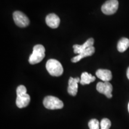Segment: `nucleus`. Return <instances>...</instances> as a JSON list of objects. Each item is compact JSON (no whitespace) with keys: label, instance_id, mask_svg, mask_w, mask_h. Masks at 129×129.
Here are the masks:
<instances>
[{"label":"nucleus","instance_id":"f257e3e1","mask_svg":"<svg viewBox=\"0 0 129 129\" xmlns=\"http://www.w3.org/2000/svg\"><path fill=\"white\" fill-rule=\"evenodd\" d=\"M46 69L51 76L59 77L62 75L63 68L62 64L56 59H49L46 63Z\"/></svg>","mask_w":129,"mask_h":129},{"label":"nucleus","instance_id":"f03ea898","mask_svg":"<svg viewBox=\"0 0 129 129\" xmlns=\"http://www.w3.org/2000/svg\"><path fill=\"white\" fill-rule=\"evenodd\" d=\"M45 48L43 45L38 44L34 47L33 52L30 54L29 62L31 64L38 63L45 57Z\"/></svg>","mask_w":129,"mask_h":129},{"label":"nucleus","instance_id":"7ed1b4c3","mask_svg":"<svg viewBox=\"0 0 129 129\" xmlns=\"http://www.w3.org/2000/svg\"><path fill=\"white\" fill-rule=\"evenodd\" d=\"M43 105L44 107L48 109H60L63 107V102L56 98L52 96H46L43 101Z\"/></svg>","mask_w":129,"mask_h":129},{"label":"nucleus","instance_id":"20e7f679","mask_svg":"<svg viewBox=\"0 0 129 129\" xmlns=\"http://www.w3.org/2000/svg\"><path fill=\"white\" fill-rule=\"evenodd\" d=\"M118 5V0H108L102 6V12L106 15H111L117 12Z\"/></svg>","mask_w":129,"mask_h":129},{"label":"nucleus","instance_id":"39448f33","mask_svg":"<svg viewBox=\"0 0 129 129\" xmlns=\"http://www.w3.org/2000/svg\"><path fill=\"white\" fill-rule=\"evenodd\" d=\"M13 20L16 25L20 28H25L28 26L30 21L28 17L23 13L20 11H16L13 13Z\"/></svg>","mask_w":129,"mask_h":129},{"label":"nucleus","instance_id":"423d86ee","mask_svg":"<svg viewBox=\"0 0 129 129\" xmlns=\"http://www.w3.org/2000/svg\"><path fill=\"white\" fill-rule=\"evenodd\" d=\"M96 89L98 92L105 94L109 99L112 97L113 87L112 84L109 82H99L97 84Z\"/></svg>","mask_w":129,"mask_h":129},{"label":"nucleus","instance_id":"0eeeda50","mask_svg":"<svg viewBox=\"0 0 129 129\" xmlns=\"http://www.w3.org/2000/svg\"><path fill=\"white\" fill-rule=\"evenodd\" d=\"M30 101V96L27 93L17 94L16 104L19 108H23L28 106Z\"/></svg>","mask_w":129,"mask_h":129},{"label":"nucleus","instance_id":"6e6552de","mask_svg":"<svg viewBox=\"0 0 129 129\" xmlns=\"http://www.w3.org/2000/svg\"><path fill=\"white\" fill-rule=\"evenodd\" d=\"M80 82V79L77 78L70 77L68 81V92L70 95L75 96L78 91V83Z\"/></svg>","mask_w":129,"mask_h":129},{"label":"nucleus","instance_id":"1a4fd4ad","mask_svg":"<svg viewBox=\"0 0 129 129\" xmlns=\"http://www.w3.org/2000/svg\"><path fill=\"white\" fill-rule=\"evenodd\" d=\"M93 44H94V39L92 38H90L89 39L87 40L83 44L74 45V53H75V54H80V53L83 52L84 51H85V50L87 49L88 48L93 46Z\"/></svg>","mask_w":129,"mask_h":129},{"label":"nucleus","instance_id":"9d476101","mask_svg":"<svg viewBox=\"0 0 129 129\" xmlns=\"http://www.w3.org/2000/svg\"><path fill=\"white\" fill-rule=\"evenodd\" d=\"M46 22L48 26L51 28L55 29L58 28L60 25V20L56 14L51 13L47 16L46 19Z\"/></svg>","mask_w":129,"mask_h":129},{"label":"nucleus","instance_id":"9b49d317","mask_svg":"<svg viewBox=\"0 0 129 129\" xmlns=\"http://www.w3.org/2000/svg\"><path fill=\"white\" fill-rule=\"evenodd\" d=\"M96 76L104 82H109L112 78V72L108 69H98L96 72Z\"/></svg>","mask_w":129,"mask_h":129},{"label":"nucleus","instance_id":"f8f14e48","mask_svg":"<svg viewBox=\"0 0 129 129\" xmlns=\"http://www.w3.org/2000/svg\"><path fill=\"white\" fill-rule=\"evenodd\" d=\"M95 52V48L93 46L90 47L88 48L87 49L85 50V51H84L83 52L80 53V54H78V56H75L72 58L71 59V62L73 63H76L80 61L81 59H83V58L88 57V56H91L93 55Z\"/></svg>","mask_w":129,"mask_h":129},{"label":"nucleus","instance_id":"ddd939ff","mask_svg":"<svg viewBox=\"0 0 129 129\" xmlns=\"http://www.w3.org/2000/svg\"><path fill=\"white\" fill-rule=\"evenodd\" d=\"M95 80H96L95 77L93 76L91 74H88V72H85L82 73L81 75L80 83L81 85L89 84L90 83L94 81Z\"/></svg>","mask_w":129,"mask_h":129},{"label":"nucleus","instance_id":"4468645a","mask_svg":"<svg viewBox=\"0 0 129 129\" xmlns=\"http://www.w3.org/2000/svg\"><path fill=\"white\" fill-rule=\"evenodd\" d=\"M129 47V39L127 38H122L118 41L117 44L118 51L120 53L124 52Z\"/></svg>","mask_w":129,"mask_h":129},{"label":"nucleus","instance_id":"2eb2a0df","mask_svg":"<svg viewBox=\"0 0 129 129\" xmlns=\"http://www.w3.org/2000/svg\"><path fill=\"white\" fill-rule=\"evenodd\" d=\"M88 125L90 129H99L101 127L99 121L97 119H91V120L88 122Z\"/></svg>","mask_w":129,"mask_h":129},{"label":"nucleus","instance_id":"dca6fc26","mask_svg":"<svg viewBox=\"0 0 129 129\" xmlns=\"http://www.w3.org/2000/svg\"><path fill=\"white\" fill-rule=\"evenodd\" d=\"M100 124L101 129H109L111 126V122L109 119L104 118L102 120Z\"/></svg>","mask_w":129,"mask_h":129},{"label":"nucleus","instance_id":"f3484780","mask_svg":"<svg viewBox=\"0 0 129 129\" xmlns=\"http://www.w3.org/2000/svg\"><path fill=\"white\" fill-rule=\"evenodd\" d=\"M127 77L129 80V67L128 68V69H127Z\"/></svg>","mask_w":129,"mask_h":129},{"label":"nucleus","instance_id":"a211bd4d","mask_svg":"<svg viewBox=\"0 0 129 129\" xmlns=\"http://www.w3.org/2000/svg\"><path fill=\"white\" fill-rule=\"evenodd\" d=\"M128 112H129V103H128Z\"/></svg>","mask_w":129,"mask_h":129}]
</instances>
